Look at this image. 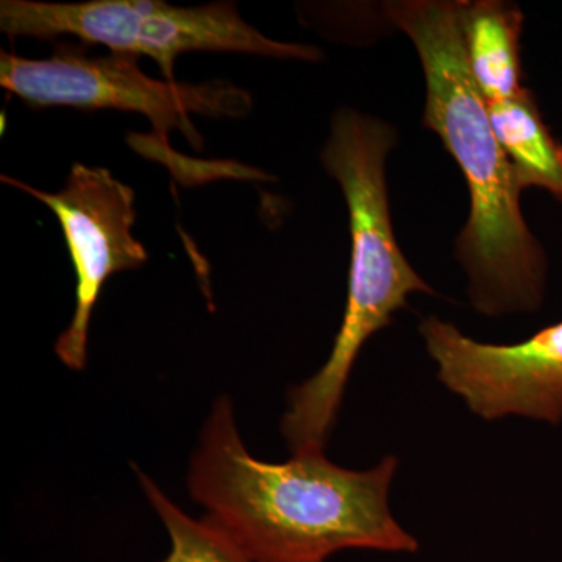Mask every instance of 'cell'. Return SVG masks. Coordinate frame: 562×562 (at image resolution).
Returning a JSON list of instances; mask_svg holds the SVG:
<instances>
[{"mask_svg":"<svg viewBox=\"0 0 562 562\" xmlns=\"http://www.w3.org/2000/svg\"><path fill=\"white\" fill-rule=\"evenodd\" d=\"M397 468L386 457L351 471L324 450L258 460L243 442L232 398L221 395L192 454L188 490L251 562H327L350 549L412 553L419 543L390 508Z\"/></svg>","mask_w":562,"mask_h":562,"instance_id":"6da1fadb","label":"cell"},{"mask_svg":"<svg viewBox=\"0 0 562 562\" xmlns=\"http://www.w3.org/2000/svg\"><path fill=\"white\" fill-rule=\"evenodd\" d=\"M394 144L395 131L386 122L353 109L333 116L321 158L341 187L349 210V290L330 357L288 394L281 436L292 454L324 450L364 344L408 306L414 292L435 294L406 260L392 228L386 160Z\"/></svg>","mask_w":562,"mask_h":562,"instance_id":"3957f363","label":"cell"},{"mask_svg":"<svg viewBox=\"0 0 562 562\" xmlns=\"http://www.w3.org/2000/svg\"><path fill=\"white\" fill-rule=\"evenodd\" d=\"M460 25L465 58L486 102L508 101L522 94L524 14L502 0L461 2Z\"/></svg>","mask_w":562,"mask_h":562,"instance_id":"ba28073f","label":"cell"},{"mask_svg":"<svg viewBox=\"0 0 562 562\" xmlns=\"http://www.w3.org/2000/svg\"><path fill=\"white\" fill-rule=\"evenodd\" d=\"M133 469L171 541V550L161 562H251L221 528L206 517L194 519L184 513L143 469L135 464Z\"/></svg>","mask_w":562,"mask_h":562,"instance_id":"30bf717a","label":"cell"},{"mask_svg":"<svg viewBox=\"0 0 562 562\" xmlns=\"http://www.w3.org/2000/svg\"><path fill=\"white\" fill-rule=\"evenodd\" d=\"M419 331L439 382L480 419L562 424V321L517 344L475 341L436 316Z\"/></svg>","mask_w":562,"mask_h":562,"instance_id":"52a82bcc","label":"cell"},{"mask_svg":"<svg viewBox=\"0 0 562 562\" xmlns=\"http://www.w3.org/2000/svg\"><path fill=\"white\" fill-rule=\"evenodd\" d=\"M0 31L11 40L68 35L101 44L114 54L144 55L173 80V63L187 52H233L277 60L319 61L312 44L281 43L243 20L236 3L176 7L150 0H90L60 3L2 0Z\"/></svg>","mask_w":562,"mask_h":562,"instance_id":"277c9868","label":"cell"},{"mask_svg":"<svg viewBox=\"0 0 562 562\" xmlns=\"http://www.w3.org/2000/svg\"><path fill=\"white\" fill-rule=\"evenodd\" d=\"M382 10L419 54L427 81L422 124L441 138L469 187L471 214L454 254L468 273L473 308L486 316L538 312L549 261L525 222L522 190L469 69L460 2L403 0L384 3Z\"/></svg>","mask_w":562,"mask_h":562,"instance_id":"7a4b0ae2","label":"cell"},{"mask_svg":"<svg viewBox=\"0 0 562 562\" xmlns=\"http://www.w3.org/2000/svg\"><path fill=\"white\" fill-rule=\"evenodd\" d=\"M0 87L32 109L69 106L143 114L162 146L177 128L198 149L202 138L191 114L214 120L244 117L254 106L249 92L232 81H161L144 74L135 55L110 52L90 57L72 46H60L44 60L0 52Z\"/></svg>","mask_w":562,"mask_h":562,"instance_id":"5b68a950","label":"cell"},{"mask_svg":"<svg viewBox=\"0 0 562 562\" xmlns=\"http://www.w3.org/2000/svg\"><path fill=\"white\" fill-rule=\"evenodd\" d=\"M2 181L44 203L60 222L77 284L76 310L55 342V353L70 371H83L92 312L106 280L117 272L135 271L149 258L133 236L135 192L109 169L81 162H74L58 192L36 190L9 176H2Z\"/></svg>","mask_w":562,"mask_h":562,"instance_id":"8992f818","label":"cell"},{"mask_svg":"<svg viewBox=\"0 0 562 562\" xmlns=\"http://www.w3.org/2000/svg\"><path fill=\"white\" fill-rule=\"evenodd\" d=\"M486 103L520 190L541 188L562 203V144L543 121L535 94L525 90L508 101Z\"/></svg>","mask_w":562,"mask_h":562,"instance_id":"9c48e42d","label":"cell"}]
</instances>
